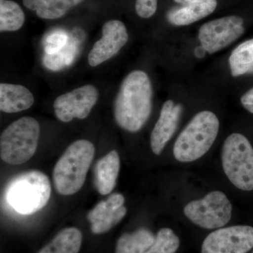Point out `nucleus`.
<instances>
[{
  "label": "nucleus",
  "instance_id": "nucleus-20",
  "mask_svg": "<svg viewBox=\"0 0 253 253\" xmlns=\"http://www.w3.org/2000/svg\"><path fill=\"white\" fill-rule=\"evenodd\" d=\"M229 63L234 77L253 73V39L236 46L231 52Z\"/></svg>",
  "mask_w": 253,
  "mask_h": 253
},
{
  "label": "nucleus",
  "instance_id": "nucleus-16",
  "mask_svg": "<svg viewBox=\"0 0 253 253\" xmlns=\"http://www.w3.org/2000/svg\"><path fill=\"white\" fill-rule=\"evenodd\" d=\"M217 6V0H209L172 8L168 12V21L176 26H188L212 14Z\"/></svg>",
  "mask_w": 253,
  "mask_h": 253
},
{
  "label": "nucleus",
  "instance_id": "nucleus-8",
  "mask_svg": "<svg viewBox=\"0 0 253 253\" xmlns=\"http://www.w3.org/2000/svg\"><path fill=\"white\" fill-rule=\"evenodd\" d=\"M244 23L239 16H225L205 23L199 32L203 49L211 54L230 45L244 34Z\"/></svg>",
  "mask_w": 253,
  "mask_h": 253
},
{
  "label": "nucleus",
  "instance_id": "nucleus-22",
  "mask_svg": "<svg viewBox=\"0 0 253 253\" xmlns=\"http://www.w3.org/2000/svg\"><path fill=\"white\" fill-rule=\"evenodd\" d=\"M77 44L69 39L67 44L62 49L54 54H45L43 63L48 69L57 71L70 66L74 61L77 54Z\"/></svg>",
  "mask_w": 253,
  "mask_h": 253
},
{
  "label": "nucleus",
  "instance_id": "nucleus-24",
  "mask_svg": "<svg viewBox=\"0 0 253 253\" xmlns=\"http://www.w3.org/2000/svg\"><path fill=\"white\" fill-rule=\"evenodd\" d=\"M69 38L65 32L56 31L49 33L44 38V48L45 54H51L58 52L67 44Z\"/></svg>",
  "mask_w": 253,
  "mask_h": 253
},
{
  "label": "nucleus",
  "instance_id": "nucleus-10",
  "mask_svg": "<svg viewBox=\"0 0 253 253\" xmlns=\"http://www.w3.org/2000/svg\"><path fill=\"white\" fill-rule=\"evenodd\" d=\"M99 92L91 84L81 86L58 96L54 103L55 115L59 121L68 123L74 118L84 119L97 102Z\"/></svg>",
  "mask_w": 253,
  "mask_h": 253
},
{
  "label": "nucleus",
  "instance_id": "nucleus-15",
  "mask_svg": "<svg viewBox=\"0 0 253 253\" xmlns=\"http://www.w3.org/2000/svg\"><path fill=\"white\" fill-rule=\"evenodd\" d=\"M33 94L28 88L20 84H0V110L14 113L30 109L34 104Z\"/></svg>",
  "mask_w": 253,
  "mask_h": 253
},
{
  "label": "nucleus",
  "instance_id": "nucleus-3",
  "mask_svg": "<svg viewBox=\"0 0 253 253\" xmlns=\"http://www.w3.org/2000/svg\"><path fill=\"white\" fill-rule=\"evenodd\" d=\"M219 128V119L214 113H198L174 143L173 154L176 161L190 163L203 157L214 144Z\"/></svg>",
  "mask_w": 253,
  "mask_h": 253
},
{
  "label": "nucleus",
  "instance_id": "nucleus-21",
  "mask_svg": "<svg viewBox=\"0 0 253 253\" xmlns=\"http://www.w3.org/2000/svg\"><path fill=\"white\" fill-rule=\"evenodd\" d=\"M25 22V14L21 6L11 0H0V31H16Z\"/></svg>",
  "mask_w": 253,
  "mask_h": 253
},
{
  "label": "nucleus",
  "instance_id": "nucleus-12",
  "mask_svg": "<svg viewBox=\"0 0 253 253\" xmlns=\"http://www.w3.org/2000/svg\"><path fill=\"white\" fill-rule=\"evenodd\" d=\"M124 203V196L115 193L96 204L87 214L91 231L96 234L107 232L122 220L126 213Z\"/></svg>",
  "mask_w": 253,
  "mask_h": 253
},
{
  "label": "nucleus",
  "instance_id": "nucleus-1",
  "mask_svg": "<svg viewBox=\"0 0 253 253\" xmlns=\"http://www.w3.org/2000/svg\"><path fill=\"white\" fill-rule=\"evenodd\" d=\"M153 87L144 71H134L123 80L114 105L115 120L125 130H141L152 111Z\"/></svg>",
  "mask_w": 253,
  "mask_h": 253
},
{
  "label": "nucleus",
  "instance_id": "nucleus-13",
  "mask_svg": "<svg viewBox=\"0 0 253 253\" xmlns=\"http://www.w3.org/2000/svg\"><path fill=\"white\" fill-rule=\"evenodd\" d=\"M183 107L168 100L163 104L157 123L151 135V147L154 154L159 156L170 140L177 128Z\"/></svg>",
  "mask_w": 253,
  "mask_h": 253
},
{
  "label": "nucleus",
  "instance_id": "nucleus-4",
  "mask_svg": "<svg viewBox=\"0 0 253 253\" xmlns=\"http://www.w3.org/2000/svg\"><path fill=\"white\" fill-rule=\"evenodd\" d=\"M51 192L47 176L41 171L32 170L10 180L5 189V199L16 212L29 215L44 208Z\"/></svg>",
  "mask_w": 253,
  "mask_h": 253
},
{
  "label": "nucleus",
  "instance_id": "nucleus-6",
  "mask_svg": "<svg viewBox=\"0 0 253 253\" xmlns=\"http://www.w3.org/2000/svg\"><path fill=\"white\" fill-rule=\"evenodd\" d=\"M221 164L236 188L253 190V148L246 136L234 133L226 138L221 150Z\"/></svg>",
  "mask_w": 253,
  "mask_h": 253
},
{
  "label": "nucleus",
  "instance_id": "nucleus-5",
  "mask_svg": "<svg viewBox=\"0 0 253 253\" xmlns=\"http://www.w3.org/2000/svg\"><path fill=\"white\" fill-rule=\"evenodd\" d=\"M41 127L35 118L23 117L9 125L0 137V156L10 165H21L36 153Z\"/></svg>",
  "mask_w": 253,
  "mask_h": 253
},
{
  "label": "nucleus",
  "instance_id": "nucleus-25",
  "mask_svg": "<svg viewBox=\"0 0 253 253\" xmlns=\"http://www.w3.org/2000/svg\"><path fill=\"white\" fill-rule=\"evenodd\" d=\"M158 0H136L135 9L139 17L149 18L156 12Z\"/></svg>",
  "mask_w": 253,
  "mask_h": 253
},
{
  "label": "nucleus",
  "instance_id": "nucleus-23",
  "mask_svg": "<svg viewBox=\"0 0 253 253\" xmlns=\"http://www.w3.org/2000/svg\"><path fill=\"white\" fill-rule=\"evenodd\" d=\"M180 241L171 229L163 228L158 231L152 246L146 253H175Z\"/></svg>",
  "mask_w": 253,
  "mask_h": 253
},
{
  "label": "nucleus",
  "instance_id": "nucleus-9",
  "mask_svg": "<svg viewBox=\"0 0 253 253\" xmlns=\"http://www.w3.org/2000/svg\"><path fill=\"white\" fill-rule=\"evenodd\" d=\"M253 248V227L247 225L220 228L206 236L201 253H247Z\"/></svg>",
  "mask_w": 253,
  "mask_h": 253
},
{
  "label": "nucleus",
  "instance_id": "nucleus-17",
  "mask_svg": "<svg viewBox=\"0 0 253 253\" xmlns=\"http://www.w3.org/2000/svg\"><path fill=\"white\" fill-rule=\"evenodd\" d=\"M83 0H23L28 9L36 11L40 18L56 19L62 17Z\"/></svg>",
  "mask_w": 253,
  "mask_h": 253
},
{
  "label": "nucleus",
  "instance_id": "nucleus-11",
  "mask_svg": "<svg viewBox=\"0 0 253 253\" xmlns=\"http://www.w3.org/2000/svg\"><path fill=\"white\" fill-rule=\"evenodd\" d=\"M128 33L124 23L118 20H111L104 25L102 38L93 46L88 62L96 67L117 54L128 41Z\"/></svg>",
  "mask_w": 253,
  "mask_h": 253
},
{
  "label": "nucleus",
  "instance_id": "nucleus-26",
  "mask_svg": "<svg viewBox=\"0 0 253 253\" xmlns=\"http://www.w3.org/2000/svg\"><path fill=\"white\" fill-rule=\"evenodd\" d=\"M241 102L245 109L250 113H253V88L243 95L241 98Z\"/></svg>",
  "mask_w": 253,
  "mask_h": 253
},
{
  "label": "nucleus",
  "instance_id": "nucleus-27",
  "mask_svg": "<svg viewBox=\"0 0 253 253\" xmlns=\"http://www.w3.org/2000/svg\"><path fill=\"white\" fill-rule=\"evenodd\" d=\"M178 4L187 5L196 4V3L204 2V1H209V0H174Z\"/></svg>",
  "mask_w": 253,
  "mask_h": 253
},
{
  "label": "nucleus",
  "instance_id": "nucleus-28",
  "mask_svg": "<svg viewBox=\"0 0 253 253\" xmlns=\"http://www.w3.org/2000/svg\"></svg>",
  "mask_w": 253,
  "mask_h": 253
},
{
  "label": "nucleus",
  "instance_id": "nucleus-7",
  "mask_svg": "<svg viewBox=\"0 0 253 253\" xmlns=\"http://www.w3.org/2000/svg\"><path fill=\"white\" fill-rule=\"evenodd\" d=\"M186 217L200 227L220 229L232 216V205L224 193L214 191L203 199L191 201L184 208Z\"/></svg>",
  "mask_w": 253,
  "mask_h": 253
},
{
  "label": "nucleus",
  "instance_id": "nucleus-2",
  "mask_svg": "<svg viewBox=\"0 0 253 253\" xmlns=\"http://www.w3.org/2000/svg\"><path fill=\"white\" fill-rule=\"evenodd\" d=\"M94 152L92 143L84 139L75 141L68 146L53 171L55 189L59 194L69 196L81 189Z\"/></svg>",
  "mask_w": 253,
  "mask_h": 253
},
{
  "label": "nucleus",
  "instance_id": "nucleus-14",
  "mask_svg": "<svg viewBox=\"0 0 253 253\" xmlns=\"http://www.w3.org/2000/svg\"><path fill=\"white\" fill-rule=\"evenodd\" d=\"M121 168L117 151H111L96 163L94 168V186L101 195L109 194L116 185Z\"/></svg>",
  "mask_w": 253,
  "mask_h": 253
},
{
  "label": "nucleus",
  "instance_id": "nucleus-19",
  "mask_svg": "<svg viewBox=\"0 0 253 253\" xmlns=\"http://www.w3.org/2000/svg\"><path fill=\"white\" fill-rule=\"evenodd\" d=\"M155 238L153 233L146 229L125 233L118 240L116 253H146L154 244Z\"/></svg>",
  "mask_w": 253,
  "mask_h": 253
},
{
  "label": "nucleus",
  "instance_id": "nucleus-18",
  "mask_svg": "<svg viewBox=\"0 0 253 253\" xmlns=\"http://www.w3.org/2000/svg\"><path fill=\"white\" fill-rule=\"evenodd\" d=\"M83 235L76 227H68L60 231L52 241L38 253H78Z\"/></svg>",
  "mask_w": 253,
  "mask_h": 253
}]
</instances>
